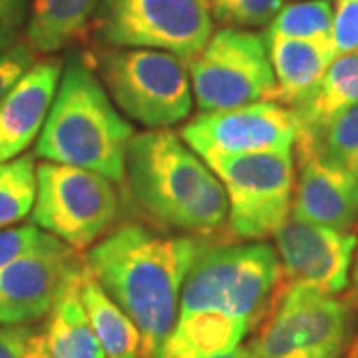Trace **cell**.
<instances>
[{
	"mask_svg": "<svg viewBox=\"0 0 358 358\" xmlns=\"http://www.w3.org/2000/svg\"><path fill=\"white\" fill-rule=\"evenodd\" d=\"M205 243L199 235H167L129 221L90 247L86 267L140 329L145 358L157 357L171 333L187 271Z\"/></svg>",
	"mask_w": 358,
	"mask_h": 358,
	"instance_id": "1",
	"label": "cell"
},
{
	"mask_svg": "<svg viewBox=\"0 0 358 358\" xmlns=\"http://www.w3.org/2000/svg\"><path fill=\"white\" fill-rule=\"evenodd\" d=\"M124 183L131 201L164 229L213 237L227 223L223 183L171 129H145L131 138Z\"/></svg>",
	"mask_w": 358,
	"mask_h": 358,
	"instance_id": "2",
	"label": "cell"
},
{
	"mask_svg": "<svg viewBox=\"0 0 358 358\" xmlns=\"http://www.w3.org/2000/svg\"><path fill=\"white\" fill-rule=\"evenodd\" d=\"M134 126L117 112L94 70L90 52L68 58L34 155L42 162L96 171L120 185Z\"/></svg>",
	"mask_w": 358,
	"mask_h": 358,
	"instance_id": "3",
	"label": "cell"
},
{
	"mask_svg": "<svg viewBox=\"0 0 358 358\" xmlns=\"http://www.w3.org/2000/svg\"><path fill=\"white\" fill-rule=\"evenodd\" d=\"M281 282L277 249L261 241L227 243L207 239L181 289L179 313L209 310L245 319L255 331Z\"/></svg>",
	"mask_w": 358,
	"mask_h": 358,
	"instance_id": "4",
	"label": "cell"
},
{
	"mask_svg": "<svg viewBox=\"0 0 358 358\" xmlns=\"http://www.w3.org/2000/svg\"><path fill=\"white\" fill-rule=\"evenodd\" d=\"M102 86L129 120L148 129H169L192 114L187 64L162 50L106 48L90 52Z\"/></svg>",
	"mask_w": 358,
	"mask_h": 358,
	"instance_id": "5",
	"label": "cell"
},
{
	"mask_svg": "<svg viewBox=\"0 0 358 358\" xmlns=\"http://www.w3.org/2000/svg\"><path fill=\"white\" fill-rule=\"evenodd\" d=\"M98 46L169 52L185 64L213 34L209 0H100L90 22Z\"/></svg>",
	"mask_w": 358,
	"mask_h": 358,
	"instance_id": "6",
	"label": "cell"
},
{
	"mask_svg": "<svg viewBox=\"0 0 358 358\" xmlns=\"http://www.w3.org/2000/svg\"><path fill=\"white\" fill-rule=\"evenodd\" d=\"M352 336V305L307 287L277 289L247 346L249 358H341Z\"/></svg>",
	"mask_w": 358,
	"mask_h": 358,
	"instance_id": "7",
	"label": "cell"
},
{
	"mask_svg": "<svg viewBox=\"0 0 358 358\" xmlns=\"http://www.w3.org/2000/svg\"><path fill=\"white\" fill-rule=\"evenodd\" d=\"M36 179L32 221L68 247L88 249L115 227L120 195L108 178L82 167L40 162Z\"/></svg>",
	"mask_w": 358,
	"mask_h": 358,
	"instance_id": "8",
	"label": "cell"
},
{
	"mask_svg": "<svg viewBox=\"0 0 358 358\" xmlns=\"http://www.w3.org/2000/svg\"><path fill=\"white\" fill-rule=\"evenodd\" d=\"M193 102L201 112L273 102L275 74L265 34L221 28L187 62Z\"/></svg>",
	"mask_w": 358,
	"mask_h": 358,
	"instance_id": "9",
	"label": "cell"
},
{
	"mask_svg": "<svg viewBox=\"0 0 358 358\" xmlns=\"http://www.w3.org/2000/svg\"><path fill=\"white\" fill-rule=\"evenodd\" d=\"M205 164L215 171L227 193L231 237L243 241L273 237L291 215L293 152L221 155Z\"/></svg>",
	"mask_w": 358,
	"mask_h": 358,
	"instance_id": "10",
	"label": "cell"
},
{
	"mask_svg": "<svg viewBox=\"0 0 358 358\" xmlns=\"http://www.w3.org/2000/svg\"><path fill=\"white\" fill-rule=\"evenodd\" d=\"M179 136L203 162L221 155L293 152L299 122L282 103L259 102L201 112Z\"/></svg>",
	"mask_w": 358,
	"mask_h": 358,
	"instance_id": "11",
	"label": "cell"
},
{
	"mask_svg": "<svg viewBox=\"0 0 358 358\" xmlns=\"http://www.w3.org/2000/svg\"><path fill=\"white\" fill-rule=\"evenodd\" d=\"M273 237L281 263L279 289L307 287L334 296L348 289L357 251L355 233L322 227L291 213Z\"/></svg>",
	"mask_w": 358,
	"mask_h": 358,
	"instance_id": "12",
	"label": "cell"
},
{
	"mask_svg": "<svg viewBox=\"0 0 358 358\" xmlns=\"http://www.w3.org/2000/svg\"><path fill=\"white\" fill-rule=\"evenodd\" d=\"M84 267L86 257L62 245L0 268V324H30L48 317Z\"/></svg>",
	"mask_w": 358,
	"mask_h": 358,
	"instance_id": "13",
	"label": "cell"
},
{
	"mask_svg": "<svg viewBox=\"0 0 358 358\" xmlns=\"http://www.w3.org/2000/svg\"><path fill=\"white\" fill-rule=\"evenodd\" d=\"M294 217L334 231H350L358 223V181L320 154L310 140L294 141Z\"/></svg>",
	"mask_w": 358,
	"mask_h": 358,
	"instance_id": "14",
	"label": "cell"
},
{
	"mask_svg": "<svg viewBox=\"0 0 358 358\" xmlns=\"http://www.w3.org/2000/svg\"><path fill=\"white\" fill-rule=\"evenodd\" d=\"M60 58H44L28 68L0 103V162L24 154L48 117L58 82Z\"/></svg>",
	"mask_w": 358,
	"mask_h": 358,
	"instance_id": "15",
	"label": "cell"
},
{
	"mask_svg": "<svg viewBox=\"0 0 358 358\" xmlns=\"http://www.w3.org/2000/svg\"><path fill=\"white\" fill-rule=\"evenodd\" d=\"M268 60L275 74L273 102L294 108L315 88L333 64L336 50L331 38L267 36Z\"/></svg>",
	"mask_w": 358,
	"mask_h": 358,
	"instance_id": "16",
	"label": "cell"
},
{
	"mask_svg": "<svg viewBox=\"0 0 358 358\" xmlns=\"http://www.w3.org/2000/svg\"><path fill=\"white\" fill-rule=\"evenodd\" d=\"M251 333L245 319L221 313H178V320L162 343L155 358H215L241 346Z\"/></svg>",
	"mask_w": 358,
	"mask_h": 358,
	"instance_id": "17",
	"label": "cell"
},
{
	"mask_svg": "<svg viewBox=\"0 0 358 358\" xmlns=\"http://www.w3.org/2000/svg\"><path fill=\"white\" fill-rule=\"evenodd\" d=\"M358 103V50L336 56L333 64L294 108L299 136L315 140L334 117Z\"/></svg>",
	"mask_w": 358,
	"mask_h": 358,
	"instance_id": "18",
	"label": "cell"
},
{
	"mask_svg": "<svg viewBox=\"0 0 358 358\" xmlns=\"http://www.w3.org/2000/svg\"><path fill=\"white\" fill-rule=\"evenodd\" d=\"M100 0H32L26 42L36 54H52L84 38Z\"/></svg>",
	"mask_w": 358,
	"mask_h": 358,
	"instance_id": "19",
	"label": "cell"
},
{
	"mask_svg": "<svg viewBox=\"0 0 358 358\" xmlns=\"http://www.w3.org/2000/svg\"><path fill=\"white\" fill-rule=\"evenodd\" d=\"M80 299L106 358H145L140 329L108 296L88 267H84L80 277Z\"/></svg>",
	"mask_w": 358,
	"mask_h": 358,
	"instance_id": "20",
	"label": "cell"
},
{
	"mask_svg": "<svg viewBox=\"0 0 358 358\" xmlns=\"http://www.w3.org/2000/svg\"><path fill=\"white\" fill-rule=\"evenodd\" d=\"M44 331L50 358H106L80 299V279L68 287L48 313Z\"/></svg>",
	"mask_w": 358,
	"mask_h": 358,
	"instance_id": "21",
	"label": "cell"
},
{
	"mask_svg": "<svg viewBox=\"0 0 358 358\" xmlns=\"http://www.w3.org/2000/svg\"><path fill=\"white\" fill-rule=\"evenodd\" d=\"M36 192V155L20 154L0 162V229L30 215Z\"/></svg>",
	"mask_w": 358,
	"mask_h": 358,
	"instance_id": "22",
	"label": "cell"
},
{
	"mask_svg": "<svg viewBox=\"0 0 358 358\" xmlns=\"http://www.w3.org/2000/svg\"><path fill=\"white\" fill-rule=\"evenodd\" d=\"M333 4L329 0H296L282 6L267 26V36L331 38Z\"/></svg>",
	"mask_w": 358,
	"mask_h": 358,
	"instance_id": "23",
	"label": "cell"
},
{
	"mask_svg": "<svg viewBox=\"0 0 358 358\" xmlns=\"http://www.w3.org/2000/svg\"><path fill=\"white\" fill-rule=\"evenodd\" d=\"M308 140V138H305ZM319 152L358 181V103L338 114L315 140Z\"/></svg>",
	"mask_w": 358,
	"mask_h": 358,
	"instance_id": "24",
	"label": "cell"
},
{
	"mask_svg": "<svg viewBox=\"0 0 358 358\" xmlns=\"http://www.w3.org/2000/svg\"><path fill=\"white\" fill-rule=\"evenodd\" d=\"M213 20L223 28H263L282 8V0H209Z\"/></svg>",
	"mask_w": 358,
	"mask_h": 358,
	"instance_id": "25",
	"label": "cell"
},
{
	"mask_svg": "<svg viewBox=\"0 0 358 358\" xmlns=\"http://www.w3.org/2000/svg\"><path fill=\"white\" fill-rule=\"evenodd\" d=\"M62 243L54 235L40 231L36 225H20V227H4L0 231V268L10 265L22 257L60 249Z\"/></svg>",
	"mask_w": 358,
	"mask_h": 358,
	"instance_id": "26",
	"label": "cell"
},
{
	"mask_svg": "<svg viewBox=\"0 0 358 358\" xmlns=\"http://www.w3.org/2000/svg\"><path fill=\"white\" fill-rule=\"evenodd\" d=\"M0 358H50L46 331L30 324H0Z\"/></svg>",
	"mask_w": 358,
	"mask_h": 358,
	"instance_id": "27",
	"label": "cell"
},
{
	"mask_svg": "<svg viewBox=\"0 0 358 358\" xmlns=\"http://www.w3.org/2000/svg\"><path fill=\"white\" fill-rule=\"evenodd\" d=\"M331 40L336 56L358 50V0H334Z\"/></svg>",
	"mask_w": 358,
	"mask_h": 358,
	"instance_id": "28",
	"label": "cell"
},
{
	"mask_svg": "<svg viewBox=\"0 0 358 358\" xmlns=\"http://www.w3.org/2000/svg\"><path fill=\"white\" fill-rule=\"evenodd\" d=\"M34 54L36 52L30 48L28 42H16L13 48L0 56V103L34 64Z\"/></svg>",
	"mask_w": 358,
	"mask_h": 358,
	"instance_id": "29",
	"label": "cell"
},
{
	"mask_svg": "<svg viewBox=\"0 0 358 358\" xmlns=\"http://www.w3.org/2000/svg\"><path fill=\"white\" fill-rule=\"evenodd\" d=\"M30 0H0V22L18 30L28 14Z\"/></svg>",
	"mask_w": 358,
	"mask_h": 358,
	"instance_id": "30",
	"label": "cell"
},
{
	"mask_svg": "<svg viewBox=\"0 0 358 358\" xmlns=\"http://www.w3.org/2000/svg\"><path fill=\"white\" fill-rule=\"evenodd\" d=\"M16 42H18V32H16V28L0 22V56L8 50V48H13Z\"/></svg>",
	"mask_w": 358,
	"mask_h": 358,
	"instance_id": "31",
	"label": "cell"
},
{
	"mask_svg": "<svg viewBox=\"0 0 358 358\" xmlns=\"http://www.w3.org/2000/svg\"><path fill=\"white\" fill-rule=\"evenodd\" d=\"M352 275H350V294H348V303L352 307L358 308V247H357V255H355V261H352Z\"/></svg>",
	"mask_w": 358,
	"mask_h": 358,
	"instance_id": "32",
	"label": "cell"
},
{
	"mask_svg": "<svg viewBox=\"0 0 358 358\" xmlns=\"http://www.w3.org/2000/svg\"><path fill=\"white\" fill-rule=\"evenodd\" d=\"M341 358H358V334L348 341V345H346L345 352H343Z\"/></svg>",
	"mask_w": 358,
	"mask_h": 358,
	"instance_id": "33",
	"label": "cell"
},
{
	"mask_svg": "<svg viewBox=\"0 0 358 358\" xmlns=\"http://www.w3.org/2000/svg\"><path fill=\"white\" fill-rule=\"evenodd\" d=\"M215 358H249V350L243 348V346H237L235 350L225 352V355H221V357H215Z\"/></svg>",
	"mask_w": 358,
	"mask_h": 358,
	"instance_id": "34",
	"label": "cell"
}]
</instances>
